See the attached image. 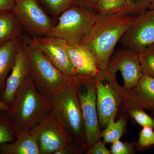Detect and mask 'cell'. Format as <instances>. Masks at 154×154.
I'll return each instance as SVG.
<instances>
[{
	"label": "cell",
	"instance_id": "25",
	"mask_svg": "<svg viewBox=\"0 0 154 154\" xmlns=\"http://www.w3.org/2000/svg\"><path fill=\"white\" fill-rule=\"evenodd\" d=\"M130 116L143 127L150 128L154 130V118L148 115L143 109H132L127 110Z\"/></svg>",
	"mask_w": 154,
	"mask_h": 154
},
{
	"label": "cell",
	"instance_id": "11",
	"mask_svg": "<svg viewBox=\"0 0 154 154\" xmlns=\"http://www.w3.org/2000/svg\"><path fill=\"white\" fill-rule=\"evenodd\" d=\"M106 69L116 73L120 72L125 92L135 86L143 75L138 53L125 47L115 50Z\"/></svg>",
	"mask_w": 154,
	"mask_h": 154
},
{
	"label": "cell",
	"instance_id": "20",
	"mask_svg": "<svg viewBox=\"0 0 154 154\" xmlns=\"http://www.w3.org/2000/svg\"><path fill=\"white\" fill-rule=\"evenodd\" d=\"M19 131L11 121L8 112L0 110V146L14 141Z\"/></svg>",
	"mask_w": 154,
	"mask_h": 154
},
{
	"label": "cell",
	"instance_id": "8",
	"mask_svg": "<svg viewBox=\"0 0 154 154\" xmlns=\"http://www.w3.org/2000/svg\"><path fill=\"white\" fill-rule=\"evenodd\" d=\"M30 131L37 139L40 154H54L74 142L63 122L52 108Z\"/></svg>",
	"mask_w": 154,
	"mask_h": 154
},
{
	"label": "cell",
	"instance_id": "9",
	"mask_svg": "<svg viewBox=\"0 0 154 154\" xmlns=\"http://www.w3.org/2000/svg\"><path fill=\"white\" fill-rule=\"evenodd\" d=\"M23 30L30 36L47 35L57 23L38 0H16L12 11Z\"/></svg>",
	"mask_w": 154,
	"mask_h": 154
},
{
	"label": "cell",
	"instance_id": "18",
	"mask_svg": "<svg viewBox=\"0 0 154 154\" xmlns=\"http://www.w3.org/2000/svg\"><path fill=\"white\" fill-rule=\"evenodd\" d=\"M23 31L12 11L0 13V45L12 39L21 38Z\"/></svg>",
	"mask_w": 154,
	"mask_h": 154
},
{
	"label": "cell",
	"instance_id": "1",
	"mask_svg": "<svg viewBox=\"0 0 154 154\" xmlns=\"http://www.w3.org/2000/svg\"><path fill=\"white\" fill-rule=\"evenodd\" d=\"M137 17L126 11L106 16L98 15L81 43L93 53L99 70L107 68L116 44Z\"/></svg>",
	"mask_w": 154,
	"mask_h": 154
},
{
	"label": "cell",
	"instance_id": "23",
	"mask_svg": "<svg viewBox=\"0 0 154 154\" xmlns=\"http://www.w3.org/2000/svg\"><path fill=\"white\" fill-rule=\"evenodd\" d=\"M143 75L154 78V44L138 53Z\"/></svg>",
	"mask_w": 154,
	"mask_h": 154
},
{
	"label": "cell",
	"instance_id": "32",
	"mask_svg": "<svg viewBox=\"0 0 154 154\" xmlns=\"http://www.w3.org/2000/svg\"><path fill=\"white\" fill-rule=\"evenodd\" d=\"M149 10H151L154 12V0L152 1L151 5H150Z\"/></svg>",
	"mask_w": 154,
	"mask_h": 154
},
{
	"label": "cell",
	"instance_id": "10",
	"mask_svg": "<svg viewBox=\"0 0 154 154\" xmlns=\"http://www.w3.org/2000/svg\"><path fill=\"white\" fill-rule=\"evenodd\" d=\"M119 42L137 53L154 44V11L148 10L137 16Z\"/></svg>",
	"mask_w": 154,
	"mask_h": 154
},
{
	"label": "cell",
	"instance_id": "15",
	"mask_svg": "<svg viewBox=\"0 0 154 154\" xmlns=\"http://www.w3.org/2000/svg\"><path fill=\"white\" fill-rule=\"evenodd\" d=\"M69 58L77 75L95 78L100 72L92 51L81 43H67Z\"/></svg>",
	"mask_w": 154,
	"mask_h": 154
},
{
	"label": "cell",
	"instance_id": "2",
	"mask_svg": "<svg viewBox=\"0 0 154 154\" xmlns=\"http://www.w3.org/2000/svg\"><path fill=\"white\" fill-rule=\"evenodd\" d=\"M21 44L28 59L30 75L37 90L50 99L73 84L74 77L63 73L45 56L32 36L22 35Z\"/></svg>",
	"mask_w": 154,
	"mask_h": 154
},
{
	"label": "cell",
	"instance_id": "21",
	"mask_svg": "<svg viewBox=\"0 0 154 154\" xmlns=\"http://www.w3.org/2000/svg\"><path fill=\"white\" fill-rule=\"evenodd\" d=\"M126 0H98L94 10L99 16L126 11Z\"/></svg>",
	"mask_w": 154,
	"mask_h": 154
},
{
	"label": "cell",
	"instance_id": "12",
	"mask_svg": "<svg viewBox=\"0 0 154 154\" xmlns=\"http://www.w3.org/2000/svg\"><path fill=\"white\" fill-rule=\"evenodd\" d=\"M32 37L48 59L63 73L70 77L77 75L68 55L65 40L48 35Z\"/></svg>",
	"mask_w": 154,
	"mask_h": 154
},
{
	"label": "cell",
	"instance_id": "30",
	"mask_svg": "<svg viewBox=\"0 0 154 154\" xmlns=\"http://www.w3.org/2000/svg\"><path fill=\"white\" fill-rule=\"evenodd\" d=\"M98 0H72L73 3L75 5L94 10Z\"/></svg>",
	"mask_w": 154,
	"mask_h": 154
},
{
	"label": "cell",
	"instance_id": "29",
	"mask_svg": "<svg viewBox=\"0 0 154 154\" xmlns=\"http://www.w3.org/2000/svg\"><path fill=\"white\" fill-rule=\"evenodd\" d=\"M16 0H0V13L12 11Z\"/></svg>",
	"mask_w": 154,
	"mask_h": 154
},
{
	"label": "cell",
	"instance_id": "33",
	"mask_svg": "<svg viewBox=\"0 0 154 154\" xmlns=\"http://www.w3.org/2000/svg\"><path fill=\"white\" fill-rule=\"evenodd\" d=\"M152 117L154 118V110H153L152 113Z\"/></svg>",
	"mask_w": 154,
	"mask_h": 154
},
{
	"label": "cell",
	"instance_id": "22",
	"mask_svg": "<svg viewBox=\"0 0 154 154\" xmlns=\"http://www.w3.org/2000/svg\"><path fill=\"white\" fill-rule=\"evenodd\" d=\"M50 16L57 18L63 11L72 5V0H38Z\"/></svg>",
	"mask_w": 154,
	"mask_h": 154
},
{
	"label": "cell",
	"instance_id": "16",
	"mask_svg": "<svg viewBox=\"0 0 154 154\" xmlns=\"http://www.w3.org/2000/svg\"><path fill=\"white\" fill-rule=\"evenodd\" d=\"M1 154H40L36 137L30 131H19L13 142L0 146Z\"/></svg>",
	"mask_w": 154,
	"mask_h": 154
},
{
	"label": "cell",
	"instance_id": "13",
	"mask_svg": "<svg viewBox=\"0 0 154 154\" xmlns=\"http://www.w3.org/2000/svg\"><path fill=\"white\" fill-rule=\"evenodd\" d=\"M122 107L154 110V78L143 75L135 86L125 92Z\"/></svg>",
	"mask_w": 154,
	"mask_h": 154
},
{
	"label": "cell",
	"instance_id": "7",
	"mask_svg": "<svg viewBox=\"0 0 154 154\" xmlns=\"http://www.w3.org/2000/svg\"><path fill=\"white\" fill-rule=\"evenodd\" d=\"M116 74L107 69L95 78L99 125L105 129L111 116L122 107L125 91L119 85Z\"/></svg>",
	"mask_w": 154,
	"mask_h": 154
},
{
	"label": "cell",
	"instance_id": "5",
	"mask_svg": "<svg viewBox=\"0 0 154 154\" xmlns=\"http://www.w3.org/2000/svg\"><path fill=\"white\" fill-rule=\"evenodd\" d=\"M74 81L84 121L86 147L88 149L102 138L95 78L77 75Z\"/></svg>",
	"mask_w": 154,
	"mask_h": 154
},
{
	"label": "cell",
	"instance_id": "24",
	"mask_svg": "<svg viewBox=\"0 0 154 154\" xmlns=\"http://www.w3.org/2000/svg\"><path fill=\"white\" fill-rule=\"evenodd\" d=\"M154 146V130L150 128L143 127L140 132L138 140L135 143V146L140 151Z\"/></svg>",
	"mask_w": 154,
	"mask_h": 154
},
{
	"label": "cell",
	"instance_id": "31",
	"mask_svg": "<svg viewBox=\"0 0 154 154\" xmlns=\"http://www.w3.org/2000/svg\"><path fill=\"white\" fill-rule=\"evenodd\" d=\"M11 109V106L10 105L5 104L0 100V110L7 111L8 112Z\"/></svg>",
	"mask_w": 154,
	"mask_h": 154
},
{
	"label": "cell",
	"instance_id": "14",
	"mask_svg": "<svg viewBox=\"0 0 154 154\" xmlns=\"http://www.w3.org/2000/svg\"><path fill=\"white\" fill-rule=\"evenodd\" d=\"M29 75L28 59L21 44L11 74L6 81L5 90L0 96V100L11 106L19 88Z\"/></svg>",
	"mask_w": 154,
	"mask_h": 154
},
{
	"label": "cell",
	"instance_id": "28",
	"mask_svg": "<svg viewBox=\"0 0 154 154\" xmlns=\"http://www.w3.org/2000/svg\"><path fill=\"white\" fill-rule=\"evenodd\" d=\"M87 154H111V152L107 148L104 142L100 139L88 149Z\"/></svg>",
	"mask_w": 154,
	"mask_h": 154
},
{
	"label": "cell",
	"instance_id": "26",
	"mask_svg": "<svg viewBox=\"0 0 154 154\" xmlns=\"http://www.w3.org/2000/svg\"><path fill=\"white\" fill-rule=\"evenodd\" d=\"M153 0H126V11L133 16H137L149 10Z\"/></svg>",
	"mask_w": 154,
	"mask_h": 154
},
{
	"label": "cell",
	"instance_id": "6",
	"mask_svg": "<svg viewBox=\"0 0 154 154\" xmlns=\"http://www.w3.org/2000/svg\"><path fill=\"white\" fill-rule=\"evenodd\" d=\"M50 99L53 109L63 122L74 141L87 149L84 121L74 81L72 85Z\"/></svg>",
	"mask_w": 154,
	"mask_h": 154
},
{
	"label": "cell",
	"instance_id": "27",
	"mask_svg": "<svg viewBox=\"0 0 154 154\" xmlns=\"http://www.w3.org/2000/svg\"><path fill=\"white\" fill-rule=\"evenodd\" d=\"M135 143L124 142L119 140L112 143L111 154H133L135 152Z\"/></svg>",
	"mask_w": 154,
	"mask_h": 154
},
{
	"label": "cell",
	"instance_id": "3",
	"mask_svg": "<svg viewBox=\"0 0 154 154\" xmlns=\"http://www.w3.org/2000/svg\"><path fill=\"white\" fill-rule=\"evenodd\" d=\"M52 108L50 99L37 90L29 75L16 94L8 113L19 131H30Z\"/></svg>",
	"mask_w": 154,
	"mask_h": 154
},
{
	"label": "cell",
	"instance_id": "4",
	"mask_svg": "<svg viewBox=\"0 0 154 154\" xmlns=\"http://www.w3.org/2000/svg\"><path fill=\"white\" fill-rule=\"evenodd\" d=\"M98 16L93 9L73 4L57 17V23L47 35L62 38L68 43H81Z\"/></svg>",
	"mask_w": 154,
	"mask_h": 154
},
{
	"label": "cell",
	"instance_id": "19",
	"mask_svg": "<svg viewBox=\"0 0 154 154\" xmlns=\"http://www.w3.org/2000/svg\"><path fill=\"white\" fill-rule=\"evenodd\" d=\"M117 113H114L108 122L107 126L101 132L104 143H113L119 140L124 134L127 126L126 120L120 117L117 121H115Z\"/></svg>",
	"mask_w": 154,
	"mask_h": 154
},
{
	"label": "cell",
	"instance_id": "17",
	"mask_svg": "<svg viewBox=\"0 0 154 154\" xmlns=\"http://www.w3.org/2000/svg\"><path fill=\"white\" fill-rule=\"evenodd\" d=\"M21 38L12 39L0 45V96L5 90L8 75L14 66L21 46Z\"/></svg>",
	"mask_w": 154,
	"mask_h": 154
}]
</instances>
